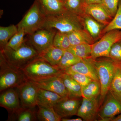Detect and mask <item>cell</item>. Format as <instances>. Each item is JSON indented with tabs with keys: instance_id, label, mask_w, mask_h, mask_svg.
Wrapping results in <instances>:
<instances>
[{
	"instance_id": "cell-42",
	"label": "cell",
	"mask_w": 121,
	"mask_h": 121,
	"mask_svg": "<svg viewBox=\"0 0 121 121\" xmlns=\"http://www.w3.org/2000/svg\"></svg>"
},
{
	"instance_id": "cell-32",
	"label": "cell",
	"mask_w": 121,
	"mask_h": 121,
	"mask_svg": "<svg viewBox=\"0 0 121 121\" xmlns=\"http://www.w3.org/2000/svg\"><path fill=\"white\" fill-rule=\"evenodd\" d=\"M110 90L116 95L121 93V66L119 65H117L115 68Z\"/></svg>"
},
{
	"instance_id": "cell-8",
	"label": "cell",
	"mask_w": 121,
	"mask_h": 121,
	"mask_svg": "<svg viewBox=\"0 0 121 121\" xmlns=\"http://www.w3.org/2000/svg\"><path fill=\"white\" fill-rule=\"evenodd\" d=\"M100 106L98 116L100 121H112L121 113V101L110 90Z\"/></svg>"
},
{
	"instance_id": "cell-23",
	"label": "cell",
	"mask_w": 121,
	"mask_h": 121,
	"mask_svg": "<svg viewBox=\"0 0 121 121\" xmlns=\"http://www.w3.org/2000/svg\"><path fill=\"white\" fill-rule=\"evenodd\" d=\"M70 98H80L82 97V87L75 80L68 74L64 72L60 74Z\"/></svg>"
},
{
	"instance_id": "cell-15",
	"label": "cell",
	"mask_w": 121,
	"mask_h": 121,
	"mask_svg": "<svg viewBox=\"0 0 121 121\" xmlns=\"http://www.w3.org/2000/svg\"><path fill=\"white\" fill-rule=\"evenodd\" d=\"M94 60V59L91 57L83 59L80 62L71 66L64 71L80 73L88 76L93 80L99 81Z\"/></svg>"
},
{
	"instance_id": "cell-22",
	"label": "cell",
	"mask_w": 121,
	"mask_h": 121,
	"mask_svg": "<svg viewBox=\"0 0 121 121\" xmlns=\"http://www.w3.org/2000/svg\"><path fill=\"white\" fill-rule=\"evenodd\" d=\"M71 45L82 43L93 44L94 39L85 29H79L67 33Z\"/></svg>"
},
{
	"instance_id": "cell-33",
	"label": "cell",
	"mask_w": 121,
	"mask_h": 121,
	"mask_svg": "<svg viewBox=\"0 0 121 121\" xmlns=\"http://www.w3.org/2000/svg\"><path fill=\"white\" fill-rule=\"evenodd\" d=\"M26 35L23 29L18 31L17 33L11 38L6 46L13 50H17L25 41V40L24 37Z\"/></svg>"
},
{
	"instance_id": "cell-16",
	"label": "cell",
	"mask_w": 121,
	"mask_h": 121,
	"mask_svg": "<svg viewBox=\"0 0 121 121\" xmlns=\"http://www.w3.org/2000/svg\"><path fill=\"white\" fill-rule=\"evenodd\" d=\"M85 13L90 15L105 26L107 25L113 19L101 4L87 5Z\"/></svg>"
},
{
	"instance_id": "cell-24",
	"label": "cell",
	"mask_w": 121,
	"mask_h": 121,
	"mask_svg": "<svg viewBox=\"0 0 121 121\" xmlns=\"http://www.w3.org/2000/svg\"><path fill=\"white\" fill-rule=\"evenodd\" d=\"M63 4L66 10L80 17L85 14L87 5L84 0H65Z\"/></svg>"
},
{
	"instance_id": "cell-3",
	"label": "cell",
	"mask_w": 121,
	"mask_h": 121,
	"mask_svg": "<svg viewBox=\"0 0 121 121\" xmlns=\"http://www.w3.org/2000/svg\"><path fill=\"white\" fill-rule=\"evenodd\" d=\"M25 41L17 50L6 46L0 52L9 63L21 69L39 56L36 50Z\"/></svg>"
},
{
	"instance_id": "cell-37",
	"label": "cell",
	"mask_w": 121,
	"mask_h": 121,
	"mask_svg": "<svg viewBox=\"0 0 121 121\" xmlns=\"http://www.w3.org/2000/svg\"><path fill=\"white\" fill-rule=\"evenodd\" d=\"M84 1L87 5L101 4L102 2V0H84Z\"/></svg>"
},
{
	"instance_id": "cell-34",
	"label": "cell",
	"mask_w": 121,
	"mask_h": 121,
	"mask_svg": "<svg viewBox=\"0 0 121 121\" xmlns=\"http://www.w3.org/2000/svg\"><path fill=\"white\" fill-rule=\"evenodd\" d=\"M120 0H102L101 4L105 9L110 16L113 18L118 9Z\"/></svg>"
},
{
	"instance_id": "cell-31",
	"label": "cell",
	"mask_w": 121,
	"mask_h": 121,
	"mask_svg": "<svg viewBox=\"0 0 121 121\" xmlns=\"http://www.w3.org/2000/svg\"><path fill=\"white\" fill-rule=\"evenodd\" d=\"M114 30H121V0L119 1L118 9L112 19L103 29L102 34H105Z\"/></svg>"
},
{
	"instance_id": "cell-26",
	"label": "cell",
	"mask_w": 121,
	"mask_h": 121,
	"mask_svg": "<svg viewBox=\"0 0 121 121\" xmlns=\"http://www.w3.org/2000/svg\"><path fill=\"white\" fill-rule=\"evenodd\" d=\"M101 89L99 81L93 80L82 88V98H97L100 97Z\"/></svg>"
},
{
	"instance_id": "cell-39",
	"label": "cell",
	"mask_w": 121,
	"mask_h": 121,
	"mask_svg": "<svg viewBox=\"0 0 121 121\" xmlns=\"http://www.w3.org/2000/svg\"><path fill=\"white\" fill-rule=\"evenodd\" d=\"M112 121H121V113L115 117L112 120Z\"/></svg>"
},
{
	"instance_id": "cell-2",
	"label": "cell",
	"mask_w": 121,
	"mask_h": 121,
	"mask_svg": "<svg viewBox=\"0 0 121 121\" xmlns=\"http://www.w3.org/2000/svg\"><path fill=\"white\" fill-rule=\"evenodd\" d=\"M22 69L11 65L0 52V91L17 88L28 80Z\"/></svg>"
},
{
	"instance_id": "cell-12",
	"label": "cell",
	"mask_w": 121,
	"mask_h": 121,
	"mask_svg": "<svg viewBox=\"0 0 121 121\" xmlns=\"http://www.w3.org/2000/svg\"><path fill=\"white\" fill-rule=\"evenodd\" d=\"M99 99L82 98L77 115L83 121H95L100 107Z\"/></svg>"
},
{
	"instance_id": "cell-41",
	"label": "cell",
	"mask_w": 121,
	"mask_h": 121,
	"mask_svg": "<svg viewBox=\"0 0 121 121\" xmlns=\"http://www.w3.org/2000/svg\"><path fill=\"white\" fill-rule=\"evenodd\" d=\"M59 1H60V2H63L65 0H58Z\"/></svg>"
},
{
	"instance_id": "cell-7",
	"label": "cell",
	"mask_w": 121,
	"mask_h": 121,
	"mask_svg": "<svg viewBox=\"0 0 121 121\" xmlns=\"http://www.w3.org/2000/svg\"><path fill=\"white\" fill-rule=\"evenodd\" d=\"M121 40V30H114L106 33L98 41L92 44L91 58L94 59L101 57L109 58L112 45Z\"/></svg>"
},
{
	"instance_id": "cell-25",
	"label": "cell",
	"mask_w": 121,
	"mask_h": 121,
	"mask_svg": "<svg viewBox=\"0 0 121 121\" xmlns=\"http://www.w3.org/2000/svg\"><path fill=\"white\" fill-rule=\"evenodd\" d=\"M37 119L41 121H60L61 118L56 113L53 107L38 106Z\"/></svg>"
},
{
	"instance_id": "cell-18",
	"label": "cell",
	"mask_w": 121,
	"mask_h": 121,
	"mask_svg": "<svg viewBox=\"0 0 121 121\" xmlns=\"http://www.w3.org/2000/svg\"><path fill=\"white\" fill-rule=\"evenodd\" d=\"M81 17L84 28L90 33L94 39L99 37L102 34L104 27L106 26L86 13Z\"/></svg>"
},
{
	"instance_id": "cell-10",
	"label": "cell",
	"mask_w": 121,
	"mask_h": 121,
	"mask_svg": "<svg viewBox=\"0 0 121 121\" xmlns=\"http://www.w3.org/2000/svg\"><path fill=\"white\" fill-rule=\"evenodd\" d=\"M17 89L22 107L34 108L37 106V97L39 87L34 83L28 80Z\"/></svg>"
},
{
	"instance_id": "cell-9",
	"label": "cell",
	"mask_w": 121,
	"mask_h": 121,
	"mask_svg": "<svg viewBox=\"0 0 121 121\" xmlns=\"http://www.w3.org/2000/svg\"><path fill=\"white\" fill-rule=\"evenodd\" d=\"M56 31L54 30L41 29L32 35H28L27 43L40 54L53 45V40Z\"/></svg>"
},
{
	"instance_id": "cell-30",
	"label": "cell",
	"mask_w": 121,
	"mask_h": 121,
	"mask_svg": "<svg viewBox=\"0 0 121 121\" xmlns=\"http://www.w3.org/2000/svg\"><path fill=\"white\" fill-rule=\"evenodd\" d=\"M54 47L64 50H67L71 46L67 33L56 31L53 40Z\"/></svg>"
},
{
	"instance_id": "cell-38",
	"label": "cell",
	"mask_w": 121,
	"mask_h": 121,
	"mask_svg": "<svg viewBox=\"0 0 121 121\" xmlns=\"http://www.w3.org/2000/svg\"><path fill=\"white\" fill-rule=\"evenodd\" d=\"M83 121L82 118H61V121Z\"/></svg>"
},
{
	"instance_id": "cell-28",
	"label": "cell",
	"mask_w": 121,
	"mask_h": 121,
	"mask_svg": "<svg viewBox=\"0 0 121 121\" xmlns=\"http://www.w3.org/2000/svg\"><path fill=\"white\" fill-rule=\"evenodd\" d=\"M92 45L84 43L71 45L67 50L82 59H86L91 57Z\"/></svg>"
},
{
	"instance_id": "cell-35",
	"label": "cell",
	"mask_w": 121,
	"mask_h": 121,
	"mask_svg": "<svg viewBox=\"0 0 121 121\" xmlns=\"http://www.w3.org/2000/svg\"><path fill=\"white\" fill-rule=\"evenodd\" d=\"M109 57L118 65L121 66V43L117 42L112 46L109 52Z\"/></svg>"
},
{
	"instance_id": "cell-11",
	"label": "cell",
	"mask_w": 121,
	"mask_h": 121,
	"mask_svg": "<svg viewBox=\"0 0 121 121\" xmlns=\"http://www.w3.org/2000/svg\"><path fill=\"white\" fill-rule=\"evenodd\" d=\"M60 75L39 81L32 82L40 89L56 93L64 99L69 98V93Z\"/></svg>"
},
{
	"instance_id": "cell-36",
	"label": "cell",
	"mask_w": 121,
	"mask_h": 121,
	"mask_svg": "<svg viewBox=\"0 0 121 121\" xmlns=\"http://www.w3.org/2000/svg\"><path fill=\"white\" fill-rule=\"evenodd\" d=\"M68 74L81 86L82 88L90 83L92 79L83 74L69 71H64Z\"/></svg>"
},
{
	"instance_id": "cell-14",
	"label": "cell",
	"mask_w": 121,
	"mask_h": 121,
	"mask_svg": "<svg viewBox=\"0 0 121 121\" xmlns=\"http://www.w3.org/2000/svg\"><path fill=\"white\" fill-rule=\"evenodd\" d=\"M10 88L1 92L0 105L11 113L21 107L19 95L17 89Z\"/></svg>"
},
{
	"instance_id": "cell-19",
	"label": "cell",
	"mask_w": 121,
	"mask_h": 121,
	"mask_svg": "<svg viewBox=\"0 0 121 121\" xmlns=\"http://www.w3.org/2000/svg\"><path fill=\"white\" fill-rule=\"evenodd\" d=\"M64 51V50L58 48L52 45L39 54V56L50 65L57 67L60 62Z\"/></svg>"
},
{
	"instance_id": "cell-13",
	"label": "cell",
	"mask_w": 121,
	"mask_h": 121,
	"mask_svg": "<svg viewBox=\"0 0 121 121\" xmlns=\"http://www.w3.org/2000/svg\"><path fill=\"white\" fill-rule=\"evenodd\" d=\"M82 102L80 98L63 99L56 104L54 108L56 113L61 118H67L77 115Z\"/></svg>"
},
{
	"instance_id": "cell-21",
	"label": "cell",
	"mask_w": 121,
	"mask_h": 121,
	"mask_svg": "<svg viewBox=\"0 0 121 121\" xmlns=\"http://www.w3.org/2000/svg\"><path fill=\"white\" fill-rule=\"evenodd\" d=\"M34 108H24L21 107L13 112L11 113L9 117V121H33L37 119V112Z\"/></svg>"
},
{
	"instance_id": "cell-4",
	"label": "cell",
	"mask_w": 121,
	"mask_h": 121,
	"mask_svg": "<svg viewBox=\"0 0 121 121\" xmlns=\"http://www.w3.org/2000/svg\"><path fill=\"white\" fill-rule=\"evenodd\" d=\"M28 80L39 81L60 75L64 72L53 66L39 56L22 69Z\"/></svg>"
},
{
	"instance_id": "cell-27",
	"label": "cell",
	"mask_w": 121,
	"mask_h": 121,
	"mask_svg": "<svg viewBox=\"0 0 121 121\" xmlns=\"http://www.w3.org/2000/svg\"><path fill=\"white\" fill-rule=\"evenodd\" d=\"M17 26L12 25L8 27H0V49L7 46L11 38L18 32Z\"/></svg>"
},
{
	"instance_id": "cell-5",
	"label": "cell",
	"mask_w": 121,
	"mask_h": 121,
	"mask_svg": "<svg viewBox=\"0 0 121 121\" xmlns=\"http://www.w3.org/2000/svg\"><path fill=\"white\" fill-rule=\"evenodd\" d=\"M46 16L41 11L37 0H35L31 7L17 26L18 31L23 29L26 35H32L43 29Z\"/></svg>"
},
{
	"instance_id": "cell-20",
	"label": "cell",
	"mask_w": 121,
	"mask_h": 121,
	"mask_svg": "<svg viewBox=\"0 0 121 121\" xmlns=\"http://www.w3.org/2000/svg\"><path fill=\"white\" fill-rule=\"evenodd\" d=\"M41 11L46 16L55 15L66 10L63 2L58 0H37Z\"/></svg>"
},
{
	"instance_id": "cell-6",
	"label": "cell",
	"mask_w": 121,
	"mask_h": 121,
	"mask_svg": "<svg viewBox=\"0 0 121 121\" xmlns=\"http://www.w3.org/2000/svg\"><path fill=\"white\" fill-rule=\"evenodd\" d=\"M94 64L101 86V94L99 98L101 106L110 90L111 84L117 64L111 59L98 60L94 59Z\"/></svg>"
},
{
	"instance_id": "cell-1",
	"label": "cell",
	"mask_w": 121,
	"mask_h": 121,
	"mask_svg": "<svg viewBox=\"0 0 121 121\" xmlns=\"http://www.w3.org/2000/svg\"><path fill=\"white\" fill-rule=\"evenodd\" d=\"M43 29L68 33L84 28L81 17L65 10L55 15L46 16Z\"/></svg>"
},
{
	"instance_id": "cell-17",
	"label": "cell",
	"mask_w": 121,
	"mask_h": 121,
	"mask_svg": "<svg viewBox=\"0 0 121 121\" xmlns=\"http://www.w3.org/2000/svg\"><path fill=\"white\" fill-rule=\"evenodd\" d=\"M63 99L56 93L39 88L37 97V106L54 108L56 104Z\"/></svg>"
},
{
	"instance_id": "cell-29",
	"label": "cell",
	"mask_w": 121,
	"mask_h": 121,
	"mask_svg": "<svg viewBox=\"0 0 121 121\" xmlns=\"http://www.w3.org/2000/svg\"><path fill=\"white\" fill-rule=\"evenodd\" d=\"M82 60L69 51L65 50L57 67L64 71L66 69L80 62Z\"/></svg>"
},
{
	"instance_id": "cell-40",
	"label": "cell",
	"mask_w": 121,
	"mask_h": 121,
	"mask_svg": "<svg viewBox=\"0 0 121 121\" xmlns=\"http://www.w3.org/2000/svg\"><path fill=\"white\" fill-rule=\"evenodd\" d=\"M117 95V97H118V98H119V99H121V94H120L118 95Z\"/></svg>"
}]
</instances>
